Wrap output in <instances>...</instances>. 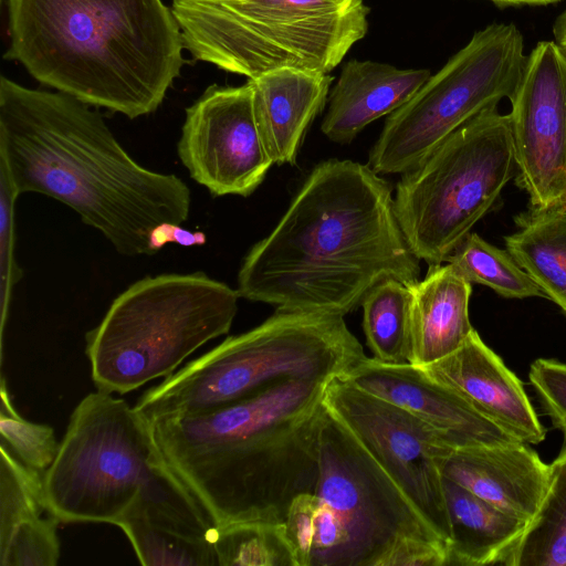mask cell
<instances>
[{
  "label": "cell",
  "instance_id": "1",
  "mask_svg": "<svg viewBox=\"0 0 566 566\" xmlns=\"http://www.w3.org/2000/svg\"><path fill=\"white\" fill-rule=\"evenodd\" d=\"M419 261L389 184L367 165L329 159L244 256L237 290L276 310L344 316L385 279L419 281Z\"/></svg>",
  "mask_w": 566,
  "mask_h": 566
},
{
  "label": "cell",
  "instance_id": "2",
  "mask_svg": "<svg viewBox=\"0 0 566 566\" xmlns=\"http://www.w3.org/2000/svg\"><path fill=\"white\" fill-rule=\"evenodd\" d=\"M0 160L19 195L41 193L66 205L123 255H150L151 229L189 217L186 182L133 159L91 105L4 76Z\"/></svg>",
  "mask_w": 566,
  "mask_h": 566
},
{
  "label": "cell",
  "instance_id": "3",
  "mask_svg": "<svg viewBox=\"0 0 566 566\" xmlns=\"http://www.w3.org/2000/svg\"><path fill=\"white\" fill-rule=\"evenodd\" d=\"M329 381L287 379L210 411L149 421L165 461L217 528L284 523L293 500L314 492Z\"/></svg>",
  "mask_w": 566,
  "mask_h": 566
},
{
  "label": "cell",
  "instance_id": "4",
  "mask_svg": "<svg viewBox=\"0 0 566 566\" xmlns=\"http://www.w3.org/2000/svg\"><path fill=\"white\" fill-rule=\"evenodd\" d=\"M10 45L40 83L128 118L154 113L184 64L161 0H7Z\"/></svg>",
  "mask_w": 566,
  "mask_h": 566
},
{
  "label": "cell",
  "instance_id": "5",
  "mask_svg": "<svg viewBox=\"0 0 566 566\" xmlns=\"http://www.w3.org/2000/svg\"><path fill=\"white\" fill-rule=\"evenodd\" d=\"M48 512L63 523L117 525L136 504L164 528L214 539L217 527L165 461L149 421L125 400L98 390L70 417L44 472Z\"/></svg>",
  "mask_w": 566,
  "mask_h": 566
},
{
  "label": "cell",
  "instance_id": "6",
  "mask_svg": "<svg viewBox=\"0 0 566 566\" xmlns=\"http://www.w3.org/2000/svg\"><path fill=\"white\" fill-rule=\"evenodd\" d=\"M285 525L306 566H447V545L326 405L315 490Z\"/></svg>",
  "mask_w": 566,
  "mask_h": 566
},
{
  "label": "cell",
  "instance_id": "7",
  "mask_svg": "<svg viewBox=\"0 0 566 566\" xmlns=\"http://www.w3.org/2000/svg\"><path fill=\"white\" fill-rule=\"evenodd\" d=\"M342 315L276 310L259 326L224 339L140 396L148 421L210 411L287 379L329 381L365 354Z\"/></svg>",
  "mask_w": 566,
  "mask_h": 566
},
{
  "label": "cell",
  "instance_id": "8",
  "mask_svg": "<svg viewBox=\"0 0 566 566\" xmlns=\"http://www.w3.org/2000/svg\"><path fill=\"white\" fill-rule=\"evenodd\" d=\"M193 59L243 75L328 74L368 31L363 0H172Z\"/></svg>",
  "mask_w": 566,
  "mask_h": 566
},
{
  "label": "cell",
  "instance_id": "9",
  "mask_svg": "<svg viewBox=\"0 0 566 566\" xmlns=\"http://www.w3.org/2000/svg\"><path fill=\"white\" fill-rule=\"evenodd\" d=\"M240 295L203 272L136 281L86 334V355L98 390L129 392L174 374L186 357L227 334Z\"/></svg>",
  "mask_w": 566,
  "mask_h": 566
},
{
  "label": "cell",
  "instance_id": "10",
  "mask_svg": "<svg viewBox=\"0 0 566 566\" xmlns=\"http://www.w3.org/2000/svg\"><path fill=\"white\" fill-rule=\"evenodd\" d=\"M516 174L509 114L485 109L449 135L396 187V216L415 255L447 261Z\"/></svg>",
  "mask_w": 566,
  "mask_h": 566
},
{
  "label": "cell",
  "instance_id": "11",
  "mask_svg": "<svg viewBox=\"0 0 566 566\" xmlns=\"http://www.w3.org/2000/svg\"><path fill=\"white\" fill-rule=\"evenodd\" d=\"M513 23H493L471 40L400 108L391 113L369 153L377 174H403L449 135L485 109L511 99L526 62Z\"/></svg>",
  "mask_w": 566,
  "mask_h": 566
},
{
  "label": "cell",
  "instance_id": "12",
  "mask_svg": "<svg viewBox=\"0 0 566 566\" xmlns=\"http://www.w3.org/2000/svg\"><path fill=\"white\" fill-rule=\"evenodd\" d=\"M324 402L448 548L451 531L441 465L454 448L408 411L359 389L343 377L327 384Z\"/></svg>",
  "mask_w": 566,
  "mask_h": 566
},
{
  "label": "cell",
  "instance_id": "13",
  "mask_svg": "<svg viewBox=\"0 0 566 566\" xmlns=\"http://www.w3.org/2000/svg\"><path fill=\"white\" fill-rule=\"evenodd\" d=\"M178 156L214 197L250 196L273 165L262 142L251 82L209 86L186 109Z\"/></svg>",
  "mask_w": 566,
  "mask_h": 566
},
{
  "label": "cell",
  "instance_id": "14",
  "mask_svg": "<svg viewBox=\"0 0 566 566\" xmlns=\"http://www.w3.org/2000/svg\"><path fill=\"white\" fill-rule=\"evenodd\" d=\"M510 102L517 185L531 207L566 201V57L554 41L526 56Z\"/></svg>",
  "mask_w": 566,
  "mask_h": 566
},
{
  "label": "cell",
  "instance_id": "15",
  "mask_svg": "<svg viewBox=\"0 0 566 566\" xmlns=\"http://www.w3.org/2000/svg\"><path fill=\"white\" fill-rule=\"evenodd\" d=\"M342 377L408 411L454 449L520 442L409 363L386 364L366 356Z\"/></svg>",
  "mask_w": 566,
  "mask_h": 566
},
{
  "label": "cell",
  "instance_id": "16",
  "mask_svg": "<svg viewBox=\"0 0 566 566\" xmlns=\"http://www.w3.org/2000/svg\"><path fill=\"white\" fill-rule=\"evenodd\" d=\"M420 368L517 441L544 440L546 430L523 384L475 329L457 350Z\"/></svg>",
  "mask_w": 566,
  "mask_h": 566
},
{
  "label": "cell",
  "instance_id": "17",
  "mask_svg": "<svg viewBox=\"0 0 566 566\" xmlns=\"http://www.w3.org/2000/svg\"><path fill=\"white\" fill-rule=\"evenodd\" d=\"M442 476L502 511L530 522L548 486L549 465L526 443L454 449Z\"/></svg>",
  "mask_w": 566,
  "mask_h": 566
},
{
  "label": "cell",
  "instance_id": "18",
  "mask_svg": "<svg viewBox=\"0 0 566 566\" xmlns=\"http://www.w3.org/2000/svg\"><path fill=\"white\" fill-rule=\"evenodd\" d=\"M430 76L427 69L350 60L329 93L323 134L335 143L352 142L367 125L406 104Z\"/></svg>",
  "mask_w": 566,
  "mask_h": 566
},
{
  "label": "cell",
  "instance_id": "19",
  "mask_svg": "<svg viewBox=\"0 0 566 566\" xmlns=\"http://www.w3.org/2000/svg\"><path fill=\"white\" fill-rule=\"evenodd\" d=\"M256 124L273 164L294 165L305 133L324 108L333 78L285 69L249 80Z\"/></svg>",
  "mask_w": 566,
  "mask_h": 566
},
{
  "label": "cell",
  "instance_id": "20",
  "mask_svg": "<svg viewBox=\"0 0 566 566\" xmlns=\"http://www.w3.org/2000/svg\"><path fill=\"white\" fill-rule=\"evenodd\" d=\"M412 292L409 364L422 367L457 350L474 329L469 318L470 283L451 263L429 265Z\"/></svg>",
  "mask_w": 566,
  "mask_h": 566
},
{
  "label": "cell",
  "instance_id": "21",
  "mask_svg": "<svg viewBox=\"0 0 566 566\" xmlns=\"http://www.w3.org/2000/svg\"><path fill=\"white\" fill-rule=\"evenodd\" d=\"M451 537L447 566L503 564L528 524L443 476Z\"/></svg>",
  "mask_w": 566,
  "mask_h": 566
},
{
  "label": "cell",
  "instance_id": "22",
  "mask_svg": "<svg viewBox=\"0 0 566 566\" xmlns=\"http://www.w3.org/2000/svg\"><path fill=\"white\" fill-rule=\"evenodd\" d=\"M506 250L566 314V201L515 217Z\"/></svg>",
  "mask_w": 566,
  "mask_h": 566
},
{
  "label": "cell",
  "instance_id": "23",
  "mask_svg": "<svg viewBox=\"0 0 566 566\" xmlns=\"http://www.w3.org/2000/svg\"><path fill=\"white\" fill-rule=\"evenodd\" d=\"M363 328L374 358L386 364L409 363L412 335V292L396 279L377 283L364 297Z\"/></svg>",
  "mask_w": 566,
  "mask_h": 566
},
{
  "label": "cell",
  "instance_id": "24",
  "mask_svg": "<svg viewBox=\"0 0 566 566\" xmlns=\"http://www.w3.org/2000/svg\"><path fill=\"white\" fill-rule=\"evenodd\" d=\"M503 565L566 566V447L549 464L545 496Z\"/></svg>",
  "mask_w": 566,
  "mask_h": 566
},
{
  "label": "cell",
  "instance_id": "25",
  "mask_svg": "<svg viewBox=\"0 0 566 566\" xmlns=\"http://www.w3.org/2000/svg\"><path fill=\"white\" fill-rule=\"evenodd\" d=\"M145 566L219 565L213 539L190 537L151 523L143 506L118 522Z\"/></svg>",
  "mask_w": 566,
  "mask_h": 566
},
{
  "label": "cell",
  "instance_id": "26",
  "mask_svg": "<svg viewBox=\"0 0 566 566\" xmlns=\"http://www.w3.org/2000/svg\"><path fill=\"white\" fill-rule=\"evenodd\" d=\"M470 283L507 298L545 297L544 291L506 250L470 233L447 259Z\"/></svg>",
  "mask_w": 566,
  "mask_h": 566
},
{
  "label": "cell",
  "instance_id": "27",
  "mask_svg": "<svg viewBox=\"0 0 566 566\" xmlns=\"http://www.w3.org/2000/svg\"><path fill=\"white\" fill-rule=\"evenodd\" d=\"M213 542L219 566H296L284 523L231 524Z\"/></svg>",
  "mask_w": 566,
  "mask_h": 566
},
{
  "label": "cell",
  "instance_id": "28",
  "mask_svg": "<svg viewBox=\"0 0 566 566\" xmlns=\"http://www.w3.org/2000/svg\"><path fill=\"white\" fill-rule=\"evenodd\" d=\"M0 544L21 523L48 511L44 474L18 460L0 447Z\"/></svg>",
  "mask_w": 566,
  "mask_h": 566
},
{
  "label": "cell",
  "instance_id": "29",
  "mask_svg": "<svg viewBox=\"0 0 566 566\" xmlns=\"http://www.w3.org/2000/svg\"><path fill=\"white\" fill-rule=\"evenodd\" d=\"M1 444L25 465L45 472L53 463L60 444L51 427L23 419L13 408L6 380L1 379Z\"/></svg>",
  "mask_w": 566,
  "mask_h": 566
},
{
  "label": "cell",
  "instance_id": "30",
  "mask_svg": "<svg viewBox=\"0 0 566 566\" xmlns=\"http://www.w3.org/2000/svg\"><path fill=\"white\" fill-rule=\"evenodd\" d=\"M57 522L51 515L19 524L0 544V566H55L60 558Z\"/></svg>",
  "mask_w": 566,
  "mask_h": 566
},
{
  "label": "cell",
  "instance_id": "31",
  "mask_svg": "<svg viewBox=\"0 0 566 566\" xmlns=\"http://www.w3.org/2000/svg\"><path fill=\"white\" fill-rule=\"evenodd\" d=\"M17 191L6 165L0 160V301L1 334H3L7 313L14 285L22 276V270L14 259V207Z\"/></svg>",
  "mask_w": 566,
  "mask_h": 566
},
{
  "label": "cell",
  "instance_id": "32",
  "mask_svg": "<svg viewBox=\"0 0 566 566\" xmlns=\"http://www.w3.org/2000/svg\"><path fill=\"white\" fill-rule=\"evenodd\" d=\"M528 378L554 426L563 432L566 447V364L536 359Z\"/></svg>",
  "mask_w": 566,
  "mask_h": 566
},
{
  "label": "cell",
  "instance_id": "33",
  "mask_svg": "<svg viewBox=\"0 0 566 566\" xmlns=\"http://www.w3.org/2000/svg\"><path fill=\"white\" fill-rule=\"evenodd\" d=\"M207 242L206 234L201 231H190L180 223L163 222L151 229L148 234V245L151 254L161 250L168 243L181 247L203 245Z\"/></svg>",
  "mask_w": 566,
  "mask_h": 566
},
{
  "label": "cell",
  "instance_id": "34",
  "mask_svg": "<svg viewBox=\"0 0 566 566\" xmlns=\"http://www.w3.org/2000/svg\"><path fill=\"white\" fill-rule=\"evenodd\" d=\"M553 34L554 42L566 57V9L556 18Z\"/></svg>",
  "mask_w": 566,
  "mask_h": 566
},
{
  "label": "cell",
  "instance_id": "35",
  "mask_svg": "<svg viewBox=\"0 0 566 566\" xmlns=\"http://www.w3.org/2000/svg\"><path fill=\"white\" fill-rule=\"evenodd\" d=\"M497 6H520V4H549L559 0H489Z\"/></svg>",
  "mask_w": 566,
  "mask_h": 566
}]
</instances>
